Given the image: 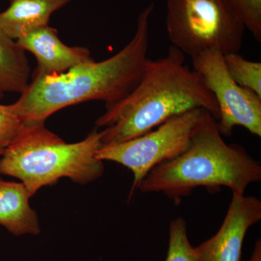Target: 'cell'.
Wrapping results in <instances>:
<instances>
[{"label": "cell", "instance_id": "cell-1", "mask_svg": "<svg viewBox=\"0 0 261 261\" xmlns=\"http://www.w3.org/2000/svg\"><path fill=\"white\" fill-rule=\"evenodd\" d=\"M153 3L139 15L133 38L121 50L100 62L94 60L61 73L34 79L9 108L23 121L44 122L63 108L91 100L106 106L126 97L143 75L149 48Z\"/></svg>", "mask_w": 261, "mask_h": 261}, {"label": "cell", "instance_id": "cell-2", "mask_svg": "<svg viewBox=\"0 0 261 261\" xmlns=\"http://www.w3.org/2000/svg\"><path fill=\"white\" fill-rule=\"evenodd\" d=\"M202 108L219 119L214 94L195 70L185 64V55L171 46L167 54L148 60L135 88L119 102L106 106L96 121L102 130V146L117 145L157 128L170 118Z\"/></svg>", "mask_w": 261, "mask_h": 261}, {"label": "cell", "instance_id": "cell-3", "mask_svg": "<svg viewBox=\"0 0 261 261\" xmlns=\"http://www.w3.org/2000/svg\"><path fill=\"white\" fill-rule=\"evenodd\" d=\"M261 179L260 162L238 144L226 143L217 121L209 114L191 145L176 159L152 168L141 182L143 193H163L176 202L197 187H226L244 195L248 186Z\"/></svg>", "mask_w": 261, "mask_h": 261}, {"label": "cell", "instance_id": "cell-4", "mask_svg": "<svg viewBox=\"0 0 261 261\" xmlns=\"http://www.w3.org/2000/svg\"><path fill=\"white\" fill-rule=\"evenodd\" d=\"M102 137L96 128L84 140L67 143L46 128L44 122L23 123L16 138L5 149L0 174L21 180L31 197L63 177L87 185L104 173L103 161L96 157Z\"/></svg>", "mask_w": 261, "mask_h": 261}, {"label": "cell", "instance_id": "cell-5", "mask_svg": "<svg viewBox=\"0 0 261 261\" xmlns=\"http://www.w3.org/2000/svg\"><path fill=\"white\" fill-rule=\"evenodd\" d=\"M166 32L171 46L192 57L207 49L239 53L245 28L224 0H167Z\"/></svg>", "mask_w": 261, "mask_h": 261}, {"label": "cell", "instance_id": "cell-6", "mask_svg": "<svg viewBox=\"0 0 261 261\" xmlns=\"http://www.w3.org/2000/svg\"><path fill=\"white\" fill-rule=\"evenodd\" d=\"M210 113L195 108L170 118L148 133L117 144L102 146L96 157L123 165L134 174L129 198L149 171L184 153Z\"/></svg>", "mask_w": 261, "mask_h": 261}, {"label": "cell", "instance_id": "cell-7", "mask_svg": "<svg viewBox=\"0 0 261 261\" xmlns=\"http://www.w3.org/2000/svg\"><path fill=\"white\" fill-rule=\"evenodd\" d=\"M191 58L193 70L217 102L220 114L217 126L221 135L229 137L235 126H243L260 137L261 97L233 80L225 64L224 55L212 49Z\"/></svg>", "mask_w": 261, "mask_h": 261}, {"label": "cell", "instance_id": "cell-8", "mask_svg": "<svg viewBox=\"0 0 261 261\" xmlns=\"http://www.w3.org/2000/svg\"><path fill=\"white\" fill-rule=\"evenodd\" d=\"M261 220V202L254 196L233 194L221 228L212 238L195 247L199 261H241L249 228Z\"/></svg>", "mask_w": 261, "mask_h": 261}, {"label": "cell", "instance_id": "cell-9", "mask_svg": "<svg viewBox=\"0 0 261 261\" xmlns=\"http://www.w3.org/2000/svg\"><path fill=\"white\" fill-rule=\"evenodd\" d=\"M22 49L32 53L37 61L34 79L61 74L73 67L92 61L89 49L69 47L62 42L56 29L49 25L33 31L16 40Z\"/></svg>", "mask_w": 261, "mask_h": 261}, {"label": "cell", "instance_id": "cell-10", "mask_svg": "<svg viewBox=\"0 0 261 261\" xmlns=\"http://www.w3.org/2000/svg\"><path fill=\"white\" fill-rule=\"evenodd\" d=\"M72 0H10L8 9L0 13V27L18 40L33 31L49 25L51 15Z\"/></svg>", "mask_w": 261, "mask_h": 261}, {"label": "cell", "instance_id": "cell-11", "mask_svg": "<svg viewBox=\"0 0 261 261\" xmlns=\"http://www.w3.org/2000/svg\"><path fill=\"white\" fill-rule=\"evenodd\" d=\"M30 197L22 182L0 179V225L15 236L40 232L37 213L29 205Z\"/></svg>", "mask_w": 261, "mask_h": 261}, {"label": "cell", "instance_id": "cell-12", "mask_svg": "<svg viewBox=\"0 0 261 261\" xmlns=\"http://www.w3.org/2000/svg\"><path fill=\"white\" fill-rule=\"evenodd\" d=\"M30 73L25 51L0 27V92L23 93Z\"/></svg>", "mask_w": 261, "mask_h": 261}, {"label": "cell", "instance_id": "cell-13", "mask_svg": "<svg viewBox=\"0 0 261 261\" xmlns=\"http://www.w3.org/2000/svg\"><path fill=\"white\" fill-rule=\"evenodd\" d=\"M225 64L233 80L240 87L261 97V63L250 61L238 53L224 55Z\"/></svg>", "mask_w": 261, "mask_h": 261}, {"label": "cell", "instance_id": "cell-14", "mask_svg": "<svg viewBox=\"0 0 261 261\" xmlns=\"http://www.w3.org/2000/svg\"><path fill=\"white\" fill-rule=\"evenodd\" d=\"M166 261H199L187 236V222L183 218L172 220L169 226V243Z\"/></svg>", "mask_w": 261, "mask_h": 261}, {"label": "cell", "instance_id": "cell-15", "mask_svg": "<svg viewBox=\"0 0 261 261\" xmlns=\"http://www.w3.org/2000/svg\"><path fill=\"white\" fill-rule=\"evenodd\" d=\"M228 8L248 29L257 42H261V0H224Z\"/></svg>", "mask_w": 261, "mask_h": 261}, {"label": "cell", "instance_id": "cell-16", "mask_svg": "<svg viewBox=\"0 0 261 261\" xmlns=\"http://www.w3.org/2000/svg\"><path fill=\"white\" fill-rule=\"evenodd\" d=\"M23 121L10 110L0 104V149L5 150L20 133Z\"/></svg>", "mask_w": 261, "mask_h": 261}, {"label": "cell", "instance_id": "cell-17", "mask_svg": "<svg viewBox=\"0 0 261 261\" xmlns=\"http://www.w3.org/2000/svg\"><path fill=\"white\" fill-rule=\"evenodd\" d=\"M242 261V260H241ZM246 261H261V240L259 239L255 243L253 252L250 258Z\"/></svg>", "mask_w": 261, "mask_h": 261}, {"label": "cell", "instance_id": "cell-18", "mask_svg": "<svg viewBox=\"0 0 261 261\" xmlns=\"http://www.w3.org/2000/svg\"><path fill=\"white\" fill-rule=\"evenodd\" d=\"M3 97H4V93H3V92H0V99H2V98Z\"/></svg>", "mask_w": 261, "mask_h": 261}, {"label": "cell", "instance_id": "cell-19", "mask_svg": "<svg viewBox=\"0 0 261 261\" xmlns=\"http://www.w3.org/2000/svg\"><path fill=\"white\" fill-rule=\"evenodd\" d=\"M5 150H3V149H0V155H3V154L4 153Z\"/></svg>", "mask_w": 261, "mask_h": 261}]
</instances>
